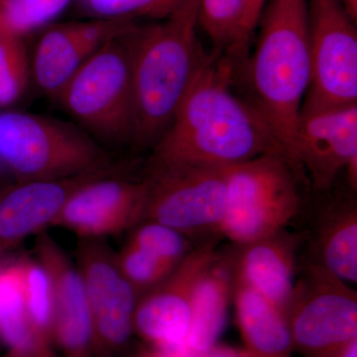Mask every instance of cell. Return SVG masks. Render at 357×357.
I'll use <instances>...</instances> for the list:
<instances>
[{
	"label": "cell",
	"mask_w": 357,
	"mask_h": 357,
	"mask_svg": "<svg viewBox=\"0 0 357 357\" xmlns=\"http://www.w3.org/2000/svg\"><path fill=\"white\" fill-rule=\"evenodd\" d=\"M234 70L231 61L213 53L154 145L151 167H231L267 153L285 156L259 110L232 91Z\"/></svg>",
	"instance_id": "6da1fadb"
},
{
	"label": "cell",
	"mask_w": 357,
	"mask_h": 357,
	"mask_svg": "<svg viewBox=\"0 0 357 357\" xmlns=\"http://www.w3.org/2000/svg\"><path fill=\"white\" fill-rule=\"evenodd\" d=\"M199 0H183L161 23L131 34L132 141L156 144L213 54L198 37Z\"/></svg>",
	"instance_id": "7a4b0ae2"
},
{
	"label": "cell",
	"mask_w": 357,
	"mask_h": 357,
	"mask_svg": "<svg viewBox=\"0 0 357 357\" xmlns=\"http://www.w3.org/2000/svg\"><path fill=\"white\" fill-rule=\"evenodd\" d=\"M246 63L251 103L264 116L296 170L294 147L311 83L307 0H268Z\"/></svg>",
	"instance_id": "3957f363"
},
{
	"label": "cell",
	"mask_w": 357,
	"mask_h": 357,
	"mask_svg": "<svg viewBox=\"0 0 357 357\" xmlns=\"http://www.w3.org/2000/svg\"><path fill=\"white\" fill-rule=\"evenodd\" d=\"M0 164L17 182L72 177L114 165L84 129L42 115L0 110Z\"/></svg>",
	"instance_id": "277c9868"
},
{
	"label": "cell",
	"mask_w": 357,
	"mask_h": 357,
	"mask_svg": "<svg viewBox=\"0 0 357 357\" xmlns=\"http://www.w3.org/2000/svg\"><path fill=\"white\" fill-rule=\"evenodd\" d=\"M134 29L93 53L56 98L79 128L96 141L112 144L132 141Z\"/></svg>",
	"instance_id": "5b68a950"
},
{
	"label": "cell",
	"mask_w": 357,
	"mask_h": 357,
	"mask_svg": "<svg viewBox=\"0 0 357 357\" xmlns=\"http://www.w3.org/2000/svg\"><path fill=\"white\" fill-rule=\"evenodd\" d=\"M298 178L281 153L229 167L220 234L239 245L285 229L300 211Z\"/></svg>",
	"instance_id": "8992f818"
},
{
	"label": "cell",
	"mask_w": 357,
	"mask_h": 357,
	"mask_svg": "<svg viewBox=\"0 0 357 357\" xmlns=\"http://www.w3.org/2000/svg\"><path fill=\"white\" fill-rule=\"evenodd\" d=\"M227 172L229 167H151L143 220L163 223L189 237L220 234Z\"/></svg>",
	"instance_id": "52a82bcc"
},
{
	"label": "cell",
	"mask_w": 357,
	"mask_h": 357,
	"mask_svg": "<svg viewBox=\"0 0 357 357\" xmlns=\"http://www.w3.org/2000/svg\"><path fill=\"white\" fill-rule=\"evenodd\" d=\"M294 351L314 357L357 338V294L314 262L303 270L285 310Z\"/></svg>",
	"instance_id": "ba28073f"
},
{
	"label": "cell",
	"mask_w": 357,
	"mask_h": 357,
	"mask_svg": "<svg viewBox=\"0 0 357 357\" xmlns=\"http://www.w3.org/2000/svg\"><path fill=\"white\" fill-rule=\"evenodd\" d=\"M311 83L302 109L357 103V32L342 0H307Z\"/></svg>",
	"instance_id": "9c48e42d"
},
{
	"label": "cell",
	"mask_w": 357,
	"mask_h": 357,
	"mask_svg": "<svg viewBox=\"0 0 357 357\" xmlns=\"http://www.w3.org/2000/svg\"><path fill=\"white\" fill-rule=\"evenodd\" d=\"M76 257L91 309L96 357H115L134 333L139 297L105 239L79 238Z\"/></svg>",
	"instance_id": "30bf717a"
},
{
	"label": "cell",
	"mask_w": 357,
	"mask_h": 357,
	"mask_svg": "<svg viewBox=\"0 0 357 357\" xmlns=\"http://www.w3.org/2000/svg\"><path fill=\"white\" fill-rule=\"evenodd\" d=\"M294 162L298 174L306 170L312 188L325 192L345 171L357 185V103L302 109L296 133Z\"/></svg>",
	"instance_id": "8fae6325"
},
{
	"label": "cell",
	"mask_w": 357,
	"mask_h": 357,
	"mask_svg": "<svg viewBox=\"0 0 357 357\" xmlns=\"http://www.w3.org/2000/svg\"><path fill=\"white\" fill-rule=\"evenodd\" d=\"M213 237L192 248L184 260L158 286L138 299L134 333L154 349L185 345L191 325L192 295L204 270L217 255Z\"/></svg>",
	"instance_id": "7c38bea8"
},
{
	"label": "cell",
	"mask_w": 357,
	"mask_h": 357,
	"mask_svg": "<svg viewBox=\"0 0 357 357\" xmlns=\"http://www.w3.org/2000/svg\"><path fill=\"white\" fill-rule=\"evenodd\" d=\"M148 183L122 177L121 172L89 181L65 204L53 227L79 238L105 239L131 230L144 218Z\"/></svg>",
	"instance_id": "4fadbf2b"
},
{
	"label": "cell",
	"mask_w": 357,
	"mask_h": 357,
	"mask_svg": "<svg viewBox=\"0 0 357 357\" xmlns=\"http://www.w3.org/2000/svg\"><path fill=\"white\" fill-rule=\"evenodd\" d=\"M119 167H105L72 177L16 182L0 190V259L28 237L53 227L70 196L82 185Z\"/></svg>",
	"instance_id": "5bb4252c"
},
{
	"label": "cell",
	"mask_w": 357,
	"mask_h": 357,
	"mask_svg": "<svg viewBox=\"0 0 357 357\" xmlns=\"http://www.w3.org/2000/svg\"><path fill=\"white\" fill-rule=\"evenodd\" d=\"M34 255L53 283V344L59 356L96 357L88 296L76 262L45 231L37 236Z\"/></svg>",
	"instance_id": "9a60e30c"
},
{
	"label": "cell",
	"mask_w": 357,
	"mask_h": 357,
	"mask_svg": "<svg viewBox=\"0 0 357 357\" xmlns=\"http://www.w3.org/2000/svg\"><path fill=\"white\" fill-rule=\"evenodd\" d=\"M307 237L306 232L283 229L239 244L229 257L234 281L259 293L285 314L295 285L296 255Z\"/></svg>",
	"instance_id": "2e32d148"
},
{
	"label": "cell",
	"mask_w": 357,
	"mask_h": 357,
	"mask_svg": "<svg viewBox=\"0 0 357 357\" xmlns=\"http://www.w3.org/2000/svg\"><path fill=\"white\" fill-rule=\"evenodd\" d=\"M0 342L18 357H61L28 312L21 256L0 259Z\"/></svg>",
	"instance_id": "e0dca14e"
},
{
	"label": "cell",
	"mask_w": 357,
	"mask_h": 357,
	"mask_svg": "<svg viewBox=\"0 0 357 357\" xmlns=\"http://www.w3.org/2000/svg\"><path fill=\"white\" fill-rule=\"evenodd\" d=\"M234 291L229 258L218 253L204 270L192 295L191 325L185 345L204 351L218 344L227 319Z\"/></svg>",
	"instance_id": "ac0fdd59"
},
{
	"label": "cell",
	"mask_w": 357,
	"mask_h": 357,
	"mask_svg": "<svg viewBox=\"0 0 357 357\" xmlns=\"http://www.w3.org/2000/svg\"><path fill=\"white\" fill-rule=\"evenodd\" d=\"M236 321L248 357H291L294 351L287 318L252 289L234 281Z\"/></svg>",
	"instance_id": "d6986e66"
},
{
	"label": "cell",
	"mask_w": 357,
	"mask_h": 357,
	"mask_svg": "<svg viewBox=\"0 0 357 357\" xmlns=\"http://www.w3.org/2000/svg\"><path fill=\"white\" fill-rule=\"evenodd\" d=\"M96 49L84 36L79 22L51 25L37 42L31 62L32 77L46 95L60 91Z\"/></svg>",
	"instance_id": "ffe728a7"
},
{
	"label": "cell",
	"mask_w": 357,
	"mask_h": 357,
	"mask_svg": "<svg viewBox=\"0 0 357 357\" xmlns=\"http://www.w3.org/2000/svg\"><path fill=\"white\" fill-rule=\"evenodd\" d=\"M317 262L349 283L357 281V208L333 206L319 218L314 236Z\"/></svg>",
	"instance_id": "44dd1931"
},
{
	"label": "cell",
	"mask_w": 357,
	"mask_h": 357,
	"mask_svg": "<svg viewBox=\"0 0 357 357\" xmlns=\"http://www.w3.org/2000/svg\"><path fill=\"white\" fill-rule=\"evenodd\" d=\"M246 0H199V26L215 45V53L234 65L245 62L241 34Z\"/></svg>",
	"instance_id": "7402d4cb"
},
{
	"label": "cell",
	"mask_w": 357,
	"mask_h": 357,
	"mask_svg": "<svg viewBox=\"0 0 357 357\" xmlns=\"http://www.w3.org/2000/svg\"><path fill=\"white\" fill-rule=\"evenodd\" d=\"M24 38L0 21V110L15 105L31 79V61Z\"/></svg>",
	"instance_id": "603a6c76"
},
{
	"label": "cell",
	"mask_w": 357,
	"mask_h": 357,
	"mask_svg": "<svg viewBox=\"0 0 357 357\" xmlns=\"http://www.w3.org/2000/svg\"><path fill=\"white\" fill-rule=\"evenodd\" d=\"M21 262L28 312L39 332L53 344L54 289L50 274L35 255H21Z\"/></svg>",
	"instance_id": "cb8c5ba5"
},
{
	"label": "cell",
	"mask_w": 357,
	"mask_h": 357,
	"mask_svg": "<svg viewBox=\"0 0 357 357\" xmlns=\"http://www.w3.org/2000/svg\"><path fill=\"white\" fill-rule=\"evenodd\" d=\"M128 243L146 251L173 269L192 249L189 236L153 220H143L134 227Z\"/></svg>",
	"instance_id": "d4e9b609"
},
{
	"label": "cell",
	"mask_w": 357,
	"mask_h": 357,
	"mask_svg": "<svg viewBox=\"0 0 357 357\" xmlns=\"http://www.w3.org/2000/svg\"><path fill=\"white\" fill-rule=\"evenodd\" d=\"M72 0H0V21L25 37L56 20Z\"/></svg>",
	"instance_id": "484cf974"
},
{
	"label": "cell",
	"mask_w": 357,
	"mask_h": 357,
	"mask_svg": "<svg viewBox=\"0 0 357 357\" xmlns=\"http://www.w3.org/2000/svg\"><path fill=\"white\" fill-rule=\"evenodd\" d=\"M116 260L122 274L136 291L138 297L158 286L175 269L128 243L116 253Z\"/></svg>",
	"instance_id": "4316f807"
},
{
	"label": "cell",
	"mask_w": 357,
	"mask_h": 357,
	"mask_svg": "<svg viewBox=\"0 0 357 357\" xmlns=\"http://www.w3.org/2000/svg\"><path fill=\"white\" fill-rule=\"evenodd\" d=\"M86 10L103 20L149 18L164 20L183 0H83Z\"/></svg>",
	"instance_id": "83f0119b"
},
{
	"label": "cell",
	"mask_w": 357,
	"mask_h": 357,
	"mask_svg": "<svg viewBox=\"0 0 357 357\" xmlns=\"http://www.w3.org/2000/svg\"><path fill=\"white\" fill-rule=\"evenodd\" d=\"M145 357H248L246 352L225 345H215L208 351H195L185 345L172 349H154Z\"/></svg>",
	"instance_id": "f1b7e54d"
},
{
	"label": "cell",
	"mask_w": 357,
	"mask_h": 357,
	"mask_svg": "<svg viewBox=\"0 0 357 357\" xmlns=\"http://www.w3.org/2000/svg\"><path fill=\"white\" fill-rule=\"evenodd\" d=\"M268 0H246L245 13H244L243 34L241 41L245 53H248L249 44L256 30L258 23Z\"/></svg>",
	"instance_id": "f546056e"
},
{
	"label": "cell",
	"mask_w": 357,
	"mask_h": 357,
	"mask_svg": "<svg viewBox=\"0 0 357 357\" xmlns=\"http://www.w3.org/2000/svg\"><path fill=\"white\" fill-rule=\"evenodd\" d=\"M314 357H357V338Z\"/></svg>",
	"instance_id": "4dcf8cb0"
},
{
	"label": "cell",
	"mask_w": 357,
	"mask_h": 357,
	"mask_svg": "<svg viewBox=\"0 0 357 357\" xmlns=\"http://www.w3.org/2000/svg\"><path fill=\"white\" fill-rule=\"evenodd\" d=\"M342 1L352 20L357 22V0H342Z\"/></svg>",
	"instance_id": "1f68e13d"
},
{
	"label": "cell",
	"mask_w": 357,
	"mask_h": 357,
	"mask_svg": "<svg viewBox=\"0 0 357 357\" xmlns=\"http://www.w3.org/2000/svg\"><path fill=\"white\" fill-rule=\"evenodd\" d=\"M2 357H18V356H14V354H10V352L6 351V354H4V356Z\"/></svg>",
	"instance_id": "d6a6232c"
}]
</instances>
